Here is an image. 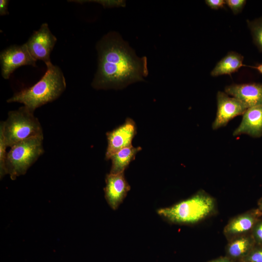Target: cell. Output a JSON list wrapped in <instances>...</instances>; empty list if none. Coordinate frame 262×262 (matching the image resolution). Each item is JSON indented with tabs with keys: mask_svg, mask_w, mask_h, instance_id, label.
<instances>
[{
	"mask_svg": "<svg viewBox=\"0 0 262 262\" xmlns=\"http://www.w3.org/2000/svg\"><path fill=\"white\" fill-rule=\"evenodd\" d=\"M247 24L252 35L254 43L262 52V17L253 20H247Z\"/></svg>",
	"mask_w": 262,
	"mask_h": 262,
	"instance_id": "e0dca14e",
	"label": "cell"
},
{
	"mask_svg": "<svg viewBox=\"0 0 262 262\" xmlns=\"http://www.w3.org/2000/svg\"><path fill=\"white\" fill-rule=\"evenodd\" d=\"M239 262H243V261H239Z\"/></svg>",
	"mask_w": 262,
	"mask_h": 262,
	"instance_id": "4316f807",
	"label": "cell"
},
{
	"mask_svg": "<svg viewBox=\"0 0 262 262\" xmlns=\"http://www.w3.org/2000/svg\"><path fill=\"white\" fill-rule=\"evenodd\" d=\"M136 134V124L130 118H126L123 124L107 132L106 160H110L115 153L121 149L132 146L131 142Z\"/></svg>",
	"mask_w": 262,
	"mask_h": 262,
	"instance_id": "9c48e42d",
	"label": "cell"
},
{
	"mask_svg": "<svg viewBox=\"0 0 262 262\" xmlns=\"http://www.w3.org/2000/svg\"><path fill=\"white\" fill-rule=\"evenodd\" d=\"M43 138V135L31 137L11 147L7 153L5 168L12 180L25 174L44 153Z\"/></svg>",
	"mask_w": 262,
	"mask_h": 262,
	"instance_id": "5b68a950",
	"label": "cell"
},
{
	"mask_svg": "<svg viewBox=\"0 0 262 262\" xmlns=\"http://www.w3.org/2000/svg\"><path fill=\"white\" fill-rule=\"evenodd\" d=\"M9 0H0V15L4 16L9 14L8 11V5Z\"/></svg>",
	"mask_w": 262,
	"mask_h": 262,
	"instance_id": "603a6c76",
	"label": "cell"
},
{
	"mask_svg": "<svg viewBox=\"0 0 262 262\" xmlns=\"http://www.w3.org/2000/svg\"><path fill=\"white\" fill-rule=\"evenodd\" d=\"M216 100L217 112L212 124L214 130L226 126L235 117L243 115L248 108L240 100L222 91L217 92Z\"/></svg>",
	"mask_w": 262,
	"mask_h": 262,
	"instance_id": "ba28073f",
	"label": "cell"
},
{
	"mask_svg": "<svg viewBox=\"0 0 262 262\" xmlns=\"http://www.w3.org/2000/svg\"><path fill=\"white\" fill-rule=\"evenodd\" d=\"M7 147L2 129L0 127V171L1 177L6 174L5 163L7 153L6 152Z\"/></svg>",
	"mask_w": 262,
	"mask_h": 262,
	"instance_id": "ac0fdd59",
	"label": "cell"
},
{
	"mask_svg": "<svg viewBox=\"0 0 262 262\" xmlns=\"http://www.w3.org/2000/svg\"><path fill=\"white\" fill-rule=\"evenodd\" d=\"M244 262H262V246L256 245L241 261Z\"/></svg>",
	"mask_w": 262,
	"mask_h": 262,
	"instance_id": "d6986e66",
	"label": "cell"
},
{
	"mask_svg": "<svg viewBox=\"0 0 262 262\" xmlns=\"http://www.w3.org/2000/svg\"><path fill=\"white\" fill-rule=\"evenodd\" d=\"M208 262H235L227 256L222 257Z\"/></svg>",
	"mask_w": 262,
	"mask_h": 262,
	"instance_id": "cb8c5ba5",
	"label": "cell"
},
{
	"mask_svg": "<svg viewBox=\"0 0 262 262\" xmlns=\"http://www.w3.org/2000/svg\"><path fill=\"white\" fill-rule=\"evenodd\" d=\"M216 209L215 199L204 190L171 206L157 210L166 221L175 224L192 225L212 215Z\"/></svg>",
	"mask_w": 262,
	"mask_h": 262,
	"instance_id": "3957f363",
	"label": "cell"
},
{
	"mask_svg": "<svg viewBox=\"0 0 262 262\" xmlns=\"http://www.w3.org/2000/svg\"><path fill=\"white\" fill-rule=\"evenodd\" d=\"M46 66V73L37 82L16 93L7 102L22 103L34 112L37 108L58 98L66 88L65 78L59 66L51 63Z\"/></svg>",
	"mask_w": 262,
	"mask_h": 262,
	"instance_id": "7a4b0ae2",
	"label": "cell"
},
{
	"mask_svg": "<svg viewBox=\"0 0 262 262\" xmlns=\"http://www.w3.org/2000/svg\"><path fill=\"white\" fill-rule=\"evenodd\" d=\"M256 243L251 234L236 237L229 241L226 246L227 257L235 262L242 260L253 249Z\"/></svg>",
	"mask_w": 262,
	"mask_h": 262,
	"instance_id": "5bb4252c",
	"label": "cell"
},
{
	"mask_svg": "<svg viewBox=\"0 0 262 262\" xmlns=\"http://www.w3.org/2000/svg\"><path fill=\"white\" fill-rule=\"evenodd\" d=\"M98 67L92 86L96 89H122L143 81L148 75L147 58L134 50L115 32L98 42Z\"/></svg>",
	"mask_w": 262,
	"mask_h": 262,
	"instance_id": "6da1fadb",
	"label": "cell"
},
{
	"mask_svg": "<svg viewBox=\"0 0 262 262\" xmlns=\"http://www.w3.org/2000/svg\"><path fill=\"white\" fill-rule=\"evenodd\" d=\"M205 3L213 10H218L224 8L226 4L224 0H206Z\"/></svg>",
	"mask_w": 262,
	"mask_h": 262,
	"instance_id": "7402d4cb",
	"label": "cell"
},
{
	"mask_svg": "<svg viewBox=\"0 0 262 262\" xmlns=\"http://www.w3.org/2000/svg\"><path fill=\"white\" fill-rule=\"evenodd\" d=\"M249 66L252 68H254L256 69L257 71L259 72V73L262 74V63L257 64L255 66Z\"/></svg>",
	"mask_w": 262,
	"mask_h": 262,
	"instance_id": "d4e9b609",
	"label": "cell"
},
{
	"mask_svg": "<svg viewBox=\"0 0 262 262\" xmlns=\"http://www.w3.org/2000/svg\"><path fill=\"white\" fill-rule=\"evenodd\" d=\"M56 41L48 24L44 23L39 30L33 32L26 44L33 58L36 61H43L47 65L51 63L50 55Z\"/></svg>",
	"mask_w": 262,
	"mask_h": 262,
	"instance_id": "52a82bcc",
	"label": "cell"
},
{
	"mask_svg": "<svg viewBox=\"0 0 262 262\" xmlns=\"http://www.w3.org/2000/svg\"><path fill=\"white\" fill-rule=\"evenodd\" d=\"M105 196L111 208L115 210L126 197L131 186L126 180L124 173H109L106 177Z\"/></svg>",
	"mask_w": 262,
	"mask_h": 262,
	"instance_id": "8fae6325",
	"label": "cell"
},
{
	"mask_svg": "<svg viewBox=\"0 0 262 262\" xmlns=\"http://www.w3.org/2000/svg\"><path fill=\"white\" fill-rule=\"evenodd\" d=\"M251 234L256 245L262 246V219H259L255 224Z\"/></svg>",
	"mask_w": 262,
	"mask_h": 262,
	"instance_id": "ffe728a7",
	"label": "cell"
},
{
	"mask_svg": "<svg viewBox=\"0 0 262 262\" xmlns=\"http://www.w3.org/2000/svg\"><path fill=\"white\" fill-rule=\"evenodd\" d=\"M225 92L242 101L248 108L262 106V83L232 84L225 88Z\"/></svg>",
	"mask_w": 262,
	"mask_h": 262,
	"instance_id": "7c38bea8",
	"label": "cell"
},
{
	"mask_svg": "<svg viewBox=\"0 0 262 262\" xmlns=\"http://www.w3.org/2000/svg\"><path fill=\"white\" fill-rule=\"evenodd\" d=\"M245 0H226V4L234 15L241 12L246 3Z\"/></svg>",
	"mask_w": 262,
	"mask_h": 262,
	"instance_id": "44dd1931",
	"label": "cell"
},
{
	"mask_svg": "<svg viewBox=\"0 0 262 262\" xmlns=\"http://www.w3.org/2000/svg\"><path fill=\"white\" fill-rule=\"evenodd\" d=\"M141 150L140 147H134L132 145L115 153L110 158L112 165L110 173L115 174L124 172L131 162L135 159L136 154Z\"/></svg>",
	"mask_w": 262,
	"mask_h": 262,
	"instance_id": "2e32d148",
	"label": "cell"
},
{
	"mask_svg": "<svg viewBox=\"0 0 262 262\" xmlns=\"http://www.w3.org/2000/svg\"><path fill=\"white\" fill-rule=\"evenodd\" d=\"M242 134L256 138L262 135V106L248 108L244 113L239 125L233 132V136Z\"/></svg>",
	"mask_w": 262,
	"mask_h": 262,
	"instance_id": "4fadbf2b",
	"label": "cell"
},
{
	"mask_svg": "<svg viewBox=\"0 0 262 262\" xmlns=\"http://www.w3.org/2000/svg\"><path fill=\"white\" fill-rule=\"evenodd\" d=\"M244 57L241 54L233 51L229 52L215 65L211 72L212 77L223 75H229L236 72L243 64Z\"/></svg>",
	"mask_w": 262,
	"mask_h": 262,
	"instance_id": "9a60e30c",
	"label": "cell"
},
{
	"mask_svg": "<svg viewBox=\"0 0 262 262\" xmlns=\"http://www.w3.org/2000/svg\"><path fill=\"white\" fill-rule=\"evenodd\" d=\"M257 210L262 216V197H261L258 200Z\"/></svg>",
	"mask_w": 262,
	"mask_h": 262,
	"instance_id": "484cf974",
	"label": "cell"
},
{
	"mask_svg": "<svg viewBox=\"0 0 262 262\" xmlns=\"http://www.w3.org/2000/svg\"><path fill=\"white\" fill-rule=\"evenodd\" d=\"M36 61L25 44L11 45L0 52L1 76L8 79L16 69L23 66L36 67Z\"/></svg>",
	"mask_w": 262,
	"mask_h": 262,
	"instance_id": "8992f818",
	"label": "cell"
},
{
	"mask_svg": "<svg viewBox=\"0 0 262 262\" xmlns=\"http://www.w3.org/2000/svg\"><path fill=\"white\" fill-rule=\"evenodd\" d=\"M7 147L31 137L43 135L41 125L34 112L25 106L10 111L0 123Z\"/></svg>",
	"mask_w": 262,
	"mask_h": 262,
	"instance_id": "277c9868",
	"label": "cell"
},
{
	"mask_svg": "<svg viewBox=\"0 0 262 262\" xmlns=\"http://www.w3.org/2000/svg\"><path fill=\"white\" fill-rule=\"evenodd\" d=\"M262 216L257 209L250 210L230 219L224 229L228 241L250 234L255 224Z\"/></svg>",
	"mask_w": 262,
	"mask_h": 262,
	"instance_id": "30bf717a",
	"label": "cell"
}]
</instances>
